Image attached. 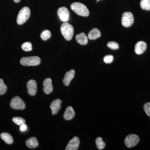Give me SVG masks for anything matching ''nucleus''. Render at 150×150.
<instances>
[{"mask_svg":"<svg viewBox=\"0 0 150 150\" xmlns=\"http://www.w3.org/2000/svg\"><path fill=\"white\" fill-rule=\"evenodd\" d=\"M72 10L80 16L87 17L89 14L88 9L85 5L80 3L75 2L73 3L71 5Z\"/></svg>","mask_w":150,"mask_h":150,"instance_id":"1","label":"nucleus"},{"mask_svg":"<svg viewBox=\"0 0 150 150\" xmlns=\"http://www.w3.org/2000/svg\"><path fill=\"white\" fill-rule=\"evenodd\" d=\"M61 31L62 35L68 41L71 40L74 34V29L71 25L65 22L61 25Z\"/></svg>","mask_w":150,"mask_h":150,"instance_id":"2","label":"nucleus"},{"mask_svg":"<svg viewBox=\"0 0 150 150\" xmlns=\"http://www.w3.org/2000/svg\"><path fill=\"white\" fill-rule=\"evenodd\" d=\"M30 15V11L27 7H24L20 11L17 18V23L18 25L24 24L29 19Z\"/></svg>","mask_w":150,"mask_h":150,"instance_id":"3","label":"nucleus"},{"mask_svg":"<svg viewBox=\"0 0 150 150\" xmlns=\"http://www.w3.org/2000/svg\"><path fill=\"white\" fill-rule=\"evenodd\" d=\"M41 62V60L38 56L23 57L20 60V63L23 66H37Z\"/></svg>","mask_w":150,"mask_h":150,"instance_id":"4","label":"nucleus"},{"mask_svg":"<svg viewBox=\"0 0 150 150\" xmlns=\"http://www.w3.org/2000/svg\"><path fill=\"white\" fill-rule=\"evenodd\" d=\"M10 106L11 108L15 110H23L25 108L24 101L18 96L14 97L12 99Z\"/></svg>","mask_w":150,"mask_h":150,"instance_id":"5","label":"nucleus"},{"mask_svg":"<svg viewBox=\"0 0 150 150\" xmlns=\"http://www.w3.org/2000/svg\"><path fill=\"white\" fill-rule=\"evenodd\" d=\"M140 141L139 137L135 134H130L125 138L124 143L126 147L131 148L134 147L138 144Z\"/></svg>","mask_w":150,"mask_h":150,"instance_id":"6","label":"nucleus"},{"mask_svg":"<svg viewBox=\"0 0 150 150\" xmlns=\"http://www.w3.org/2000/svg\"><path fill=\"white\" fill-rule=\"evenodd\" d=\"M134 23V16L131 12H127L123 13L121 19V23L123 26L126 28L130 27Z\"/></svg>","mask_w":150,"mask_h":150,"instance_id":"7","label":"nucleus"},{"mask_svg":"<svg viewBox=\"0 0 150 150\" xmlns=\"http://www.w3.org/2000/svg\"><path fill=\"white\" fill-rule=\"evenodd\" d=\"M80 143L79 139L77 137H74L69 142L66 150H77L79 146Z\"/></svg>","mask_w":150,"mask_h":150,"instance_id":"8","label":"nucleus"},{"mask_svg":"<svg viewBox=\"0 0 150 150\" xmlns=\"http://www.w3.org/2000/svg\"><path fill=\"white\" fill-rule=\"evenodd\" d=\"M57 13L60 19L62 21L64 22L68 21L69 17L70 14L69 10L67 8L65 7L59 8L57 11Z\"/></svg>","mask_w":150,"mask_h":150,"instance_id":"9","label":"nucleus"},{"mask_svg":"<svg viewBox=\"0 0 150 150\" xmlns=\"http://www.w3.org/2000/svg\"><path fill=\"white\" fill-rule=\"evenodd\" d=\"M62 100L59 98L54 100L52 101L50 105V108L52 111V115H55L58 113L62 107Z\"/></svg>","mask_w":150,"mask_h":150,"instance_id":"10","label":"nucleus"},{"mask_svg":"<svg viewBox=\"0 0 150 150\" xmlns=\"http://www.w3.org/2000/svg\"><path fill=\"white\" fill-rule=\"evenodd\" d=\"M27 91L28 93L31 96H34L37 91L36 82L34 80H30L27 83Z\"/></svg>","mask_w":150,"mask_h":150,"instance_id":"11","label":"nucleus"},{"mask_svg":"<svg viewBox=\"0 0 150 150\" xmlns=\"http://www.w3.org/2000/svg\"><path fill=\"white\" fill-rule=\"evenodd\" d=\"M43 91L46 94H49L53 91L52 80L50 78L45 79L43 83Z\"/></svg>","mask_w":150,"mask_h":150,"instance_id":"12","label":"nucleus"},{"mask_svg":"<svg viewBox=\"0 0 150 150\" xmlns=\"http://www.w3.org/2000/svg\"><path fill=\"white\" fill-rule=\"evenodd\" d=\"M75 74V71L73 69L71 70L66 73L63 80V83L65 86H69V85L71 81L74 77Z\"/></svg>","mask_w":150,"mask_h":150,"instance_id":"13","label":"nucleus"},{"mask_svg":"<svg viewBox=\"0 0 150 150\" xmlns=\"http://www.w3.org/2000/svg\"><path fill=\"white\" fill-rule=\"evenodd\" d=\"M147 48L146 43L143 41L138 42L135 47V53L138 55L142 54L146 51Z\"/></svg>","mask_w":150,"mask_h":150,"instance_id":"14","label":"nucleus"},{"mask_svg":"<svg viewBox=\"0 0 150 150\" xmlns=\"http://www.w3.org/2000/svg\"><path fill=\"white\" fill-rule=\"evenodd\" d=\"M75 115V112L72 106H68L66 109L63 117L67 121L72 120Z\"/></svg>","mask_w":150,"mask_h":150,"instance_id":"15","label":"nucleus"},{"mask_svg":"<svg viewBox=\"0 0 150 150\" xmlns=\"http://www.w3.org/2000/svg\"><path fill=\"white\" fill-rule=\"evenodd\" d=\"M76 39L77 43L81 45H86L88 43V37L84 33H81L76 35Z\"/></svg>","mask_w":150,"mask_h":150,"instance_id":"16","label":"nucleus"},{"mask_svg":"<svg viewBox=\"0 0 150 150\" xmlns=\"http://www.w3.org/2000/svg\"><path fill=\"white\" fill-rule=\"evenodd\" d=\"M101 36V33L100 31L97 28H94L91 30L88 35V38L90 40H96L97 38H99Z\"/></svg>","mask_w":150,"mask_h":150,"instance_id":"17","label":"nucleus"},{"mask_svg":"<svg viewBox=\"0 0 150 150\" xmlns=\"http://www.w3.org/2000/svg\"><path fill=\"white\" fill-rule=\"evenodd\" d=\"M25 144L28 147L33 149L37 148L38 146V142L35 137L29 138L25 141Z\"/></svg>","mask_w":150,"mask_h":150,"instance_id":"18","label":"nucleus"},{"mask_svg":"<svg viewBox=\"0 0 150 150\" xmlns=\"http://www.w3.org/2000/svg\"><path fill=\"white\" fill-rule=\"evenodd\" d=\"M1 137L3 141L8 144H12L13 143V140L12 137L8 133H3L1 134Z\"/></svg>","mask_w":150,"mask_h":150,"instance_id":"19","label":"nucleus"},{"mask_svg":"<svg viewBox=\"0 0 150 150\" xmlns=\"http://www.w3.org/2000/svg\"><path fill=\"white\" fill-rule=\"evenodd\" d=\"M96 144L98 150H103L105 147V144L101 137H98L96 139Z\"/></svg>","mask_w":150,"mask_h":150,"instance_id":"20","label":"nucleus"},{"mask_svg":"<svg viewBox=\"0 0 150 150\" xmlns=\"http://www.w3.org/2000/svg\"><path fill=\"white\" fill-rule=\"evenodd\" d=\"M140 6L144 10L150 11V0H141Z\"/></svg>","mask_w":150,"mask_h":150,"instance_id":"21","label":"nucleus"},{"mask_svg":"<svg viewBox=\"0 0 150 150\" xmlns=\"http://www.w3.org/2000/svg\"><path fill=\"white\" fill-rule=\"evenodd\" d=\"M40 36L42 40H48L51 37V33L49 30H46L41 33Z\"/></svg>","mask_w":150,"mask_h":150,"instance_id":"22","label":"nucleus"},{"mask_svg":"<svg viewBox=\"0 0 150 150\" xmlns=\"http://www.w3.org/2000/svg\"><path fill=\"white\" fill-rule=\"evenodd\" d=\"M7 90V87L4 83L2 79H0V95H3L6 93Z\"/></svg>","mask_w":150,"mask_h":150,"instance_id":"23","label":"nucleus"},{"mask_svg":"<svg viewBox=\"0 0 150 150\" xmlns=\"http://www.w3.org/2000/svg\"><path fill=\"white\" fill-rule=\"evenodd\" d=\"M12 121L14 123L18 126H20L22 124H25V121L24 118L19 117H15L12 118Z\"/></svg>","mask_w":150,"mask_h":150,"instance_id":"24","label":"nucleus"},{"mask_svg":"<svg viewBox=\"0 0 150 150\" xmlns=\"http://www.w3.org/2000/svg\"><path fill=\"white\" fill-rule=\"evenodd\" d=\"M21 48L24 51H31L32 50V44L29 42H25L22 45Z\"/></svg>","mask_w":150,"mask_h":150,"instance_id":"25","label":"nucleus"},{"mask_svg":"<svg viewBox=\"0 0 150 150\" xmlns=\"http://www.w3.org/2000/svg\"><path fill=\"white\" fill-rule=\"evenodd\" d=\"M107 46L108 48L112 50H117L119 48L118 43L114 41H110L107 43Z\"/></svg>","mask_w":150,"mask_h":150,"instance_id":"26","label":"nucleus"},{"mask_svg":"<svg viewBox=\"0 0 150 150\" xmlns=\"http://www.w3.org/2000/svg\"><path fill=\"white\" fill-rule=\"evenodd\" d=\"M113 60V56L112 55H107L105 56L103 58V61L105 63L107 64H111Z\"/></svg>","mask_w":150,"mask_h":150,"instance_id":"27","label":"nucleus"},{"mask_svg":"<svg viewBox=\"0 0 150 150\" xmlns=\"http://www.w3.org/2000/svg\"><path fill=\"white\" fill-rule=\"evenodd\" d=\"M144 109L147 115L150 117V102L145 103L144 106Z\"/></svg>","mask_w":150,"mask_h":150,"instance_id":"28","label":"nucleus"},{"mask_svg":"<svg viewBox=\"0 0 150 150\" xmlns=\"http://www.w3.org/2000/svg\"><path fill=\"white\" fill-rule=\"evenodd\" d=\"M27 126L25 125V124H22L21 125L20 127V131H26L27 129Z\"/></svg>","mask_w":150,"mask_h":150,"instance_id":"29","label":"nucleus"},{"mask_svg":"<svg viewBox=\"0 0 150 150\" xmlns=\"http://www.w3.org/2000/svg\"><path fill=\"white\" fill-rule=\"evenodd\" d=\"M16 3H18L20 2L21 0H13Z\"/></svg>","mask_w":150,"mask_h":150,"instance_id":"30","label":"nucleus"},{"mask_svg":"<svg viewBox=\"0 0 150 150\" xmlns=\"http://www.w3.org/2000/svg\"><path fill=\"white\" fill-rule=\"evenodd\" d=\"M99 1H100V0H99Z\"/></svg>","mask_w":150,"mask_h":150,"instance_id":"31","label":"nucleus"}]
</instances>
